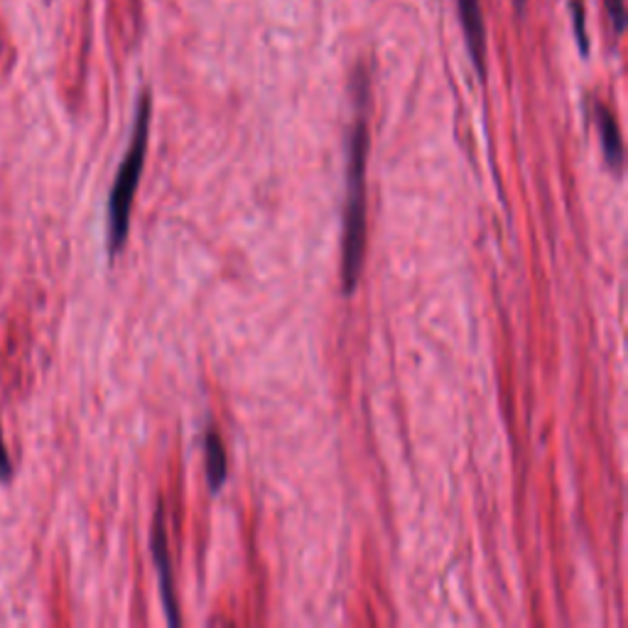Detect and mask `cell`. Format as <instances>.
<instances>
[{
    "label": "cell",
    "mask_w": 628,
    "mask_h": 628,
    "mask_svg": "<svg viewBox=\"0 0 628 628\" xmlns=\"http://www.w3.org/2000/svg\"><path fill=\"white\" fill-rule=\"evenodd\" d=\"M356 120L349 133V165H346V214H344V290L354 293L366 251V155H369V77L359 69L354 79Z\"/></svg>",
    "instance_id": "1"
},
{
    "label": "cell",
    "mask_w": 628,
    "mask_h": 628,
    "mask_svg": "<svg viewBox=\"0 0 628 628\" xmlns=\"http://www.w3.org/2000/svg\"><path fill=\"white\" fill-rule=\"evenodd\" d=\"M150 111H153V103H150V93H143L140 99L138 114H136V126H133V140H130V148L124 157V163L118 167L114 190L108 196V253L111 258L124 248L128 227H130V209H133V196L140 182V172H143L145 165V150H148V130H150Z\"/></svg>",
    "instance_id": "2"
},
{
    "label": "cell",
    "mask_w": 628,
    "mask_h": 628,
    "mask_svg": "<svg viewBox=\"0 0 628 628\" xmlns=\"http://www.w3.org/2000/svg\"><path fill=\"white\" fill-rule=\"evenodd\" d=\"M153 557L157 572H161V587H163V604L167 618H170L172 626H180L182 618L177 612L175 602V589H172V557L170 550H167V530H165V511L163 505H157L155 511V523H153Z\"/></svg>",
    "instance_id": "3"
},
{
    "label": "cell",
    "mask_w": 628,
    "mask_h": 628,
    "mask_svg": "<svg viewBox=\"0 0 628 628\" xmlns=\"http://www.w3.org/2000/svg\"><path fill=\"white\" fill-rule=\"evenodd\" d=\"M459 21L464 27L466 47L472 54V62L476 67L479 79L486 77V25L482 13V0H457Z\"/></svg>",
    "instance_id": "4"
},
{
    "label": "cell",
    "mask_w": 628,
    "mask_h": 628,
    "mask_svg": "<svg viewBox=\"0 0 628 628\" xmlns=\"http://www.w3.org/2000/svg\"><path fill=\"white\" fill-rule=\"evenodd\" d=\"M594 118H597V128L599 136H602V148L606 155V163L614 167L616 172H621L624 167V140L621 133H618L616 118L612 111H608L604 103H594Z\"/></svg>",
    "instance_id": "5"
},
{
    "label": "cell",
    "mask_w": 628,
    "mask_h": 628,
    "mask_svg": "<svg viewBox=\"0 0 628 628\" xmlns=\"http://www.w3.org/2000/svg\"><path fill=\"white\" fill-rule=\"evenodd\" d=\"M204 449H206V476H209V489L219 491L229 476V462H227V449H223L221 435L214 427L206 430Z\"/></svg>",
    "instance_id": "6"
},
{
    "label": "cell",
    "mask_w": 628,
    "mask_h": 628,
    "mask_svg": "<svg viewBox=\"0 0 628 628\" xmlns=\"http://www.w3.org/2000/svg\"><path fill=\"white\" fill-rule=\"evenodd\" d=\"M572 27H575V40L579 52L589 54V37H587V25H585V5L582 0H572Z\"/></svg>",
    "instance_id": "7"
},
{
    "label": "cell",
    "mask_w": 628,
    "mask_h": 628,
    "mask_svg": "<svg viewBox=\"0 0 628 628\" xmlns=\"http://www.w3.org/2000/svg\"><path fill=\"white\" fill-rule=\"evenodd\" d=\"M606 11H608V21L614 25L616 35H624L626 30V0H604Z\"/></svg>",
    "instance_id": "8"
},
{
    "label": "cell",
    "mask_w": 628,
    "mask_h": 628,
    "mask_svg": "<svg viewBox=\"0 0 628 628\" xmlns=\"http://www.w3.org/2000/svg\"><path fill=\"white\" fill-rule=\"evenodd\" d=\"M13 479V464L11 457L5 452V443H3V433H0V482H11Z\"/></svg>",
    "instance_id": "9"
},
{
    "label": "cell",
    "mask_w": 628,
    "mask_h": 628,
    "mask_svg": "<svg viewBox=\"0 0 628 628\" xmlns=\"http://www.w3.org/2000/svg\"><path fill=\"white\" fill-rule=\"evenodd\" d=\"M515 5H518V11H523V8H526V0H515Z\"/></svg>",
    "instance_id": "10"
}]
</instances>
